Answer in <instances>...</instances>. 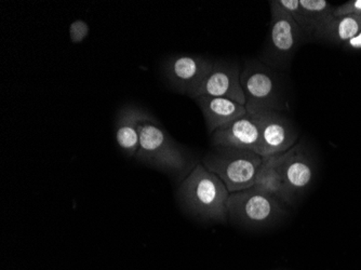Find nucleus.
Returning a JSON list of instances; mask_svg holds the SVG:
<instances>
[{
    "mask_svg": "<svg viewBox=\"0 0 361 270\" xmlns=\"http://www.w3.org/2000/svg\"><path fill=\"white\" fill-rule=\"evenodd\" d=\"M283 11L287 12L295 23L303 30V12H302L301 6H300V0H275Z\"/></svg>",
    "mask_w": 361,
    "mask_h": 270,
    "instance_id": "f3484780",
    "label": "nucleus"
},
{
    "mask_svg": "<svg viewBox=\"0 0 361 270\" xmlns=\"http://www.w3.org/2000/svg\"><path fill=\"white\" fill-rule=\"evenodd\" d=\"M135 159L170 176H182L190 166L188 150L176 143L155 118L140 125V148Z\"/></svg>",
    "mask_w": 361,
    "mask_h": 270,
    "instance_id": "f03ea898",
    "label": "nucleus"
},
{
    "mask_svg": "<svg viewBox=\"0 0 361 270\" xmlns=\"http://www.w3.org/2000/svg\"><path fill=\"white\" fill-rule=\"evenodd\" d=\"M245 109L250 115L264 111H287L283 83L277 73L261 61H247L240 74Z\"/></svg>",
    "mask_w": 361,
    "mask_h": 270,
    "instance_id": "20e7f679",
    "label": "nucleus"
},
{
    "mask_svg": "<svg viewBox=\"0 0 361 270\" xmlns=\"http://www.w3.org/2000/svg\"><path fill=\"white\" fill-rule=\"evenodd\" d=\"M241 70L238 63L216 61L202 85L190 99L200 97H225L245 106V97L240 82Z\"/></svg>",
    "mask_w": 361,
    "mask_h": 270,
    "instance_id": "1a4fd4ad",
    "label": "nucleus"
},
{
    "mask_svg": "<svg viewBox=\"0 0 361 270\" xmlns=\"http://www.w3.org/2000/svg\"><path fill=\"white\" fill-rule=\"evenodd\" d=\"M303 12V32L306 37L314 38L316 32L334 19V8L326 0H300Z\"/></svg>",
    "mask_w": 361,
    "mask_h": 270,
    "instance_id": "dca6fc26",
    "label": "nucleus"
},
{
    "mask_svg": "<svg viewBox=\"0 0 361 270\" xmlns=\"http://www.w3.org/2000/svg\"><path fill=\"white\" fill-rule=\"evenodd\" d=\"M213 64V61L204 56L174 54L162 63V76L172 90L190 99L212 70Z\"/></svg>",
    "mask_w": 361,
    "mask_h": 270,
    "instance_id": "0eeeda50",
    "label": "nucleus"
},
{
    "mask_svg": "<svg viewBox=\"0 0 361 270\" xmlns=\"http://www.w3.org/2000/svg\"><path fill=\"white\" fill-rule=\"evenodd\" d=\"M278 168L294 201L307 190L314 178L313 160L303 143H297L281 155L276 156Z\"/></svg>",
    "mask_w": 361,
    "mask_h": 270,
    "instance_id": "9d476101",
    "label": "nucleus"
},
{
    "mask_svg": "<svg viewBox=\"0 0 361 270\" xmlns=\"http://www.w3.org/2000/svg\"><path fill=\"white\" fill-rule=\"evenodd\" d=\"M255 186L275 197L283 204H292L294 202V199L290 195L283 176L278 168L276 156L263 158V164L259 168Z\"/></svg>",
    "mask_w": 361,
    "mask_h": 270,
    "instance_id": "4468645a",
    "label": "nucleus"
},
{
    "mask_svg": "<svg viewBox=\"0 0 361 270\" xmlns=\"http://www.w3.org/2000/svg\"><path fill=\"white\" fill-rule=\"evenodd\" d=\"M261 132L255 116L247 113L243 118L211 134L212 146L252 150L257 153Z\"/></svg>",
    "mask_w": 361,
    "mask_h": 270,
    "instance_id": "9b49d317",
    "label": "nucleus"
},
{
    "mask_svg": "<svg viewBox=\"0 0 361 270\" xmlns=\"http://www.w3.org/2000/svg\"><path fill=\"white\" fill-rule=\"evenodd\" d=\"M178 202L185 212L206 222H226L229 192L219 176L204 168L195 166L180 183Z\"/></svg>",
    "mask_w": 361,
    "mask_h": 270,
    "instance_id": "f257e3e1",
    "label": "nucleus"
},
{
    "mask_svg": "<svg viewBox=\"0 0 361 270\" xmlns=\"http://www.w3.org/2000/svg\"><path fill=\"white\" fill-rule=\"evenodd\" d=\"M89 34V26L87 22L77 20L70 26V37L73 44H80L86 39Z\"/></svg>",
    "mask_w": 361,
    "mask_h": 270,
    "instance_id": "a211bd4d",
    "label": "nucleus"
},
{
    "mask_svg": "<svg viewBox=\"0 0 361 270\" xmlns=\"http://www.w3.org/2000/svg\"><path fill=\"white\" fill-rule=\"evenodd\" d=\"M361 32V16L334 18L316 32L314 38L341 44L348 42Z\"/></svg>",
    "mask_w": 361,
    "mask_h": 270,
    "instance_id": "2eb2a0df",
    "label": "nucleus"
},
{
    "mask_svg": "<svg viewBox=\"0 0 361 270\" xmlns=\"http://www.w3.org/2000/svg\"><path fill=\"white\" fill-rule=\"evenodd\" d=\"M271 4V20L267 44L261 60L274 70H287L294 54L305 39V32L291 16L276 4Z\"/></svg>",
    "mask_w": 361,
    "mask_h": 270,
    "instance_id": "423d86ee",
    "label": "nucleus"
},
{
    "mask_svg": "<svg viewBox=\"0 0 361 270\" xmlns=\"http://www.w3.org/2000/svg\"><path fill=\"white\" fill-rule=\"evenodd\" d=\"M263 158L252 150L212 146L202 159L209 171L224 183L229 194L253 188Z\"/></svg>",
    "mask_w": 361,
    "mask_h": 270,
    "instance_id": "7ed1b4c3",
    "label": "nucleus"
},
{
    "mask_svg": "<svg viewBox=\"0 0 361 270\" xmlns=\"http://www.w3.org/2000/svg\"><path fill=\"white\" fill-rule=\"evenodd\" d=\"M346 16H361V0H353L334 9V18Z\"/></svg>",
    "mask_w": 361,
    "mask_h": 270,
    "instance_id": "6ab92c4d",
    "label": "nucleus"
},
{
    "mask_svg": "<svg viewBox=\"0 0 361 270\" xmlns=\"http://www.w3.org/2000/svg\"><path fill=\"white\" fill-rule=\"evenodd\" d=\"M285 204L257 186L229 194L228 219L238 226L249 229L267 228L285 215Z\"/></svg>",
    "mask_w": 361,
    "mask_h": 270,
    "instance_id": "39448f33",
    "label": "nucleus"
},
{
    "mask_svg": "<svg viewBox=\"0 0 361 270\" xmlns=\"http://www.w3.org/2000/svg\"><path fill=\"white\" fill-rule=\"evenodd\" d=\"M195 101L204 115L207 131L210 135L248 113L245 105L225 97H200Z\"/></svg>",
    "mask_w": 361,
    "mask_h": 270,
    "instance_id": "ddd939ff",
    "label": "nucleus"
},
{
    "mask_svg": "<svg viewBox=\"0 0 361 270\" xmlns=\"http://www.w3.org/2000/svg\"><path fill=\"white\" fill-rule=\"evenodd\" d=\"M253 116L261 132L257 154L262 158L285 154L298 143L299 131L281 111H264Z\"/></svg>",
    "mask_w": 361,
    "mask_h": 270,
    "instance_id": "6e6552de",
    "label": "nucleus"
},
{
    "mask_svg": "<svg viewBox=\"0 0 361 270\" xmlns=\"http://www.w3.org/2000/svg\"><path fill=\"white\" fill-rule=\"evenodd\" d=\"M346 44H348L350 49H355V50H359V49H361V32H359V34H357L354 38L348 40V42H346Z\"/></svg>",
    "mask_w": 361,
    "mask_h": 270,
    "instance_id": "aec40b11",
    "label": "nucleus"
},
{
    "mask_svg": "<svg viewBox=\"0 0 361 270\" xmlns=\"http://www.w3.org/2000/svg\"><path fill=\"white\" fill-rule=\"evenodd\" d=\"M154 118L149 111L137 105L121 107L115 121V137L121 152L128 157L135 158L140 148V125Z\"/></svg>",
    "mask_w": 361,
    "mask_h": 270,
    "instance_id": "f8f14e48",
    "label": "nucleus"
}]
</instances>
